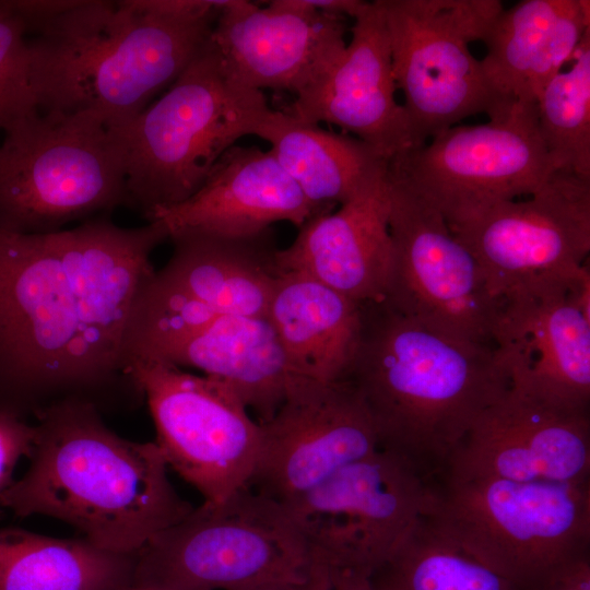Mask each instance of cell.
I'll list each match as a JSON object with an SVG mask.
<instances>
[{
	"instance_id": "obj_1",
	"label": "cell",
	"mask_w": 590,
	"mask_h": 590,
	"mask_svg": "<svg viewBox=\"0 0 590 590\" xmlns=\"http://www.w3.org/2000/svg\"><path fill=\"white\" fill-rule=\"evenodd\" d=\"M168 239L160 221L109 215L49 234L0 226V411L28 421L63 402L103 414L144 402L130 333L139 297Z\"/></svg>"
},
{
	"instance_id": "obj_2",
	"label": "cell",
	"mask_w": 590,
	"mask_h": 590,
	"mask_svg": "<svg viewBox=\"0 0 590 590\" xmlns=\"http://www.w3.org/2000/svg\"><path fill=\"white\" fill-rule=\"evenodd\" d=\"M42 111H93L129 128L211 36L216 0L11 1Z\"/></svg>"
},
{
	"instance_id": "obj_3",
	"label": "cell",
	"mask_w": 590,
	"mask_h": 590,
	"mask_svg": "<svg viewBox=\"0 0 590 590\" xmlns=\"http://www.w3.org/2000/svg\"><path fill=\"white\" fill-rule=\"evenodd\" d=\"M346 379L370 414L379 449L428 482L511 385L494 346L432 330L384 300L362 304Z\"/></svg>"
},
{
	"instance_id": "obj_4",
	"label": "cell",
	"mask_w": 590,
	"mask_h": 590,
	"mask_svg": "<svg viewBox=\"0 0 590 590\" xmlns=\"http://www.w3.org/2000/svg\"><path fill=\"white\" fill-rule=\"evenodd\" d=\"M33 424L30 465L0 497L14 515L51 517L101 548L135 554L193 510L156 442L119 436L95 405L63 402Z\"/></svg>"
},
{
	"instance_id": "obj_5",
	"label": "cell",
	"mask_w": 590,
	"mask_h": 590,
	"mask_svg": "<svg viewBox=\"0 0 590 590\" xmlns=\"http://www.w3.org/2000/svg\"><path fill=\"white\" fill-rule=\"evenodd\" d=\"M1 131V227L49 234L129 206L128 128L93 111L36 108Z\"/></svg>"
},
{
	"instance_id": "obj_6",
	"label": "cell",
	"mask_w": 590,
	"mask_h": 590,
	"mask_svg": "<svg viewBox=\"0 0 590 590\" xmlns=\"http://www.w3.org/2000/svg\"><path fill=\"white\" fill-rule=\"evenodd\" d=\"M270 110L262 91L231 72L210 36L128 128L129 206L148 221L156 210L187 200L238 139L256 135Z\"/></svg>"
},
{
	"instance_id": "obj_7",
	"label": "cell",
	"mask_w": 590,
	"mask_h": 590,
	"mask_svg": "<svg viewBox=\"0 0 590 590\" xmlns=\"http://www.w3.org/2000/svg\"><path fill=\"white\" fill-rule=\"evenodd\" d=\"M440 477L425 516L517 590L590 557V483Z\"/></svg>"
},
{
	"instance_id": "obj_8",
	"label": "cell",
	"mask_w": 590,
	"mask_h": 590,
	"mask_svg": "<svg viewBox=\"0 0 590 590\" xmlns=\"http://www.w3.org/2000/svg\"><path fill=\"white\" fill-rule=\"evenodd\" d=\"M318 564L286 507L250 487L202 503L138 553L142 590H249L308 579Z\"/></svg>"
},
{
	"instance_id": "obj_9",
	"label": "cell",
	"mask_w": 590,
	"mask_h": 590,
	"mask_svg": "<svg viewBox=\"0 0 590 590\" xmlns=\"http://www.w3.org/2000/svg\"><path fill=\"white\" fill-rule=\"evenodd\" d=\"M379 2L393 76L404 95L415 148L470 116H489L508 103L492 90L480 60L469 49L470 43L484 40L504 10L500 1Z\"/></svg>"
},
{
	"instance_id": "obj_10",
	"label": "cell",
	"mask_w": 590,
	"mask_h": 590,
	"mask_svg": "<svg viewBox=\"0 0 590 590\" xmlns=\"http://www.w3.org/2000/svg\"><path fill=\"white\" fill-rule=\"evenodd\" d=\"M485 123L452 126L388 163V170L457 223L535 192L555 172L535 103L504 104Z\"/></svg>"
},
{
	"instance_id": "obj_11",
	"label": "cell",
	"mask_w": 590,
	"mask_h": 590,
	"mask_svg": "<svg viewBox=\"0 0 590 590\" xmlns=\"http://www.w3.org/2000/svg\"><path fill=\"white\" fill-rule=\"evenodd\" d=\"M132 374L168 468L204 503H221L249 486L259 459L261 425L234 391L162 361H137Z\"/></svg>"
},
{
	"instance_id": "obj_12",
	"label": "cell",
	"mask_w": 590,
	"mask_h": 590,
	"mask_svg": "<svg viewBox=\"0 0 590 590\" xmlns=\"http://www.w3.org/2000/svg\"><path fill=\"white\" fill-rule=\"evenodd\" d=\"M390 307L444 334L494 346L498 299L472 252L432 203L387 170Z\"/></svg>"
},
{
	"instance_id": "obj_13",
	"label": "cell",
	"mask_w": 590,
	"mask_h": 590,
	"mask_svg": "<svg viewBox=\"0 0 590 590\" xmlns=\"http://www.w3.org/2000/svg\"><path fill=\"white\" fill-rule=\"evenodd\" d=\"M430 498V482L378 449L283 505L316 564L371 575L426 515Z\"/></svg>"
},
{
	"instance_id": "obj_14",
	"label": "cell",
	"mask_w": 590,
	"mask_h": 590,
	"mask_svg": "<svg viewBox=\"0 0 590 590\" xmlns=\"http://www.w3.org/2000/svg\"><path fill=\"white\" fill-rule=\"evenodd\" d=\"M448 226L497 297L529 283L576 276L590 252V178L555 170L526 199L495 203Z\"/></svg>"
},
{
	"instance_id": "obj_15",
	"label": "cell",
	"mask_w": 590,
	"mask_h": 590,
	"mask_svg": "<svg viewBox=\"0 0 590 590\" xmlns=\"http://www.w3.org/2000/svg\"><path fill=\"white\" fill-rule=\"evenodd\" d=\"M493 344L510 386L560 410L590 413V272L500 294Z\"/></svg>"
},
{
	"instance_id": "obj_16",
	"label": "cell",
	"mask_w": 590,
	"mask_h": 590,
	"mask_svg": "<svg viewBox=\"0 0 590 590\" xmlns=\"http://www.w3.org/2000/svg\"><path fill=\"white\" fill-rule=\"evenodd\" d=\"M260 425L259 459L248 487L282 504L379 449L370 414L349 379L297 378Z\"/></svg>"
},
{
	"instance_id": "obj_17",
	"label": "cell",
	"mask_w": 590,
	"mask_h": 590,
	"mask_svg": "<svg viewBox=\"0 0 590 590\" xmlns=\"http://www.w3.org/2000/svg\"><path fill=\"white\" fill-rule=\"evenodd\" d=\"M442 475L590 483V413L509 389L477 418Z\"/></svg>"
},
{
	"instance_id": "obj_18",
	"label": "cell",
	"mask_w": 590,
	"mask_h": 590,
	"mask_svg": "<svg viewBox=\"0 0 590 590\" xmlns=\"http://www.w3.org/2000/svg\"><path fill=\"white\" fill-rule=\"evenodd\" d=\"M344 16L309 8L304 0L260 7L229 0L219 12L211 40L244 84L299 95L343 54Z\"/></svg>"
},
{
	"instance_id": "obj_19",
	"label": "cell",
	"mask_w": 590,
	"mask_h": 590,
	"mask_svg": "<svg viewBox=\"0 0 590 590\" xmlns=\"http://www.w3.org/2000/svg\"><path fill=\"white\" fill-rule=\"evenodd\" d=\"M351 39L337 62L287 110L302 121L332 123L390 161L415 148L411 123L396 98L389 35L379 0L353 19Z\"/></svg>"
},
{
	"instance_id": "obj_20",
	"label": "cell",
	"mask_w": 590,
	"mask_h": 590,
	"mask_svg": "<svg viewBox=\"0 0 590 590\" xmlns=\"http://www.w3.org/2000/svg\"><path fill=\"white\" fill-rule=\"evenodd\" d=\"M319 213L270 150L235 144L198 191L178 204L156 210L148 222L163 223L168 238L186 231L248 238L282 221L300 227Z\"/></svg>"
},
{
	"instance_id": "obj_21",
	"label": "cell",
	"mask_w": 590,
	"mask_h": 590,
	"mask_svg": "<svg viewBox=\"0 0 590 590\" xmlns=\"http://www.w3.org/2000/svg\"><path fill=\"white\" fill-rule=\"evenodd\" d=\"M387 174L335 212L307 220L278 250L282 272L312 278L357 303L385 299L393 261Z\"/></svg>"
},
{
	"instance_id": "obj_22",
	"label": "cell",
	"mask_w": 590,
	"mask_h": 590,
	"mask_svg": "<svg viewBox=\"0 0 590 590\" xmlns=\"http://www.w3.org/2000/svg\"><path fill=\"white\" fill-rule=\"evenodd\" d=\"M270 232L248 238L190 231L172 234L173 252L145 288L214 315L267 317L283 274Z\"/></svg>"
},
{
	"instance_id": "obj_23",
	"label": "cell",
	"mask_w": 590,
	"mask_h": 590,
	"mask_svg": "<svg viewBox=\"0 0 590 590\" xmlns=\"http://www.w3.org/2000/svg\"><path fill=\"white\" fill-rule=\"evenodd\" d=\"M152 359L193 367L219 380L253 411L259 423L274 415L300 378L268 317L262 316L220 315Z\"/></svg>"
},
{
	"instance_id": "obj_24",
	"label": "cell",
	"mask_w": 590,
	"mask_h": 590,
	"mask_svg": "<svg viewBox=\"0 0 590 590\" xmlns=\"http://www.w3.org/2000/svg\"><path fill=\"white\" fill-rule=\"evenodd\" d=\"M267 317L297 376L346 379L361 340V303L305 274L284 272Z\"/></svg>"
},
{
	"instance_id": "obj_25",
	"label": "cell",
	"mask_w": 590,
	"mask_h": 590,
	"mask_svg": "<svg viewBox=\"0 0 590 590\" xmlns=\"http://www.w3.org/2000/svg\"><path fill=\"white\" fill-rule=\"evenodd\" d=\"M257 137L320 212H330L382 179L389 161L362 140L271 109Z\"/></svg>"
},
{
	"instance_id": "obj_26",
	"label": "cell",
	"mask_w": 590,
	"mask_h": 590,
	"mask_svg": "<svg viewBox=\"0 0 590 590\" xmlns=\"http://www.w3.org/2000/svg\"><path fill=\"white\" fill-rule=\"evenodd\" d=\"M134 562L135 554L110 552L84 538L0 528V590H123Z\"/></svg>"
},
{
	"instance_id": "obj_27",
	"label": "cell",
	"mask_w": 590,
	"mask_h": 590,
	"mask_svg": "<svg viewBox=\"0 0 590 590\" xmlns=\"http://www.w3.org/2000/svg\"><path fill=\"white\" fill-rule=\"evenodd\" d=\"M375 590H517L426 516L370 575Z\"/></svg>"
},
{
	"instance_id": "obj_28",
	"label": "cell",
	"mask_w": 590,
	"mask_h": 590,
	"mask_svg": "<svg viewBox=\"0 0 590 590\" xmlns=\"http://www.w3.org/2000/svg\"><path fill=\"white\" fill-rule=\"evenodd\" d=\"M571 60L538 96V128L555 170L590 178V32Z\"/></svg>"
},
{
	"instance_id": "obj_29",
	"label": "cell",
	"mask_w": 590,
	"mask_h": 590,
	"mask_svg": "<svg viewBox=\"0 0 590 590\" xmlns=\"http://www.w3.org/2000/svg\"><path fill=\"white\" fill-rule=\"evenodd\" d=\"M566 0H524L503 10L483 43L480 60L495 94L520 101L524 84L538 66Z\"/></svg>"
},
{
	"instance_id": "obj_30",
	"label": "cell",
	"mask_w": 590,
	"mask_h": 590,
	"mask_svg": "<svg viewBox=\"0 0 590 590\" xmlns=\"http://www.w3.org/2000/svg\"><path fill=\"white\" fill-rule=\"evenodd\" d=\"M34 109L25 25L10 1H0V130Z\"/></svg>"
},
{
	"instance_id": "obj_31",
	"label": "cell",
	"mask_w": 590,
	"mask_h": 590,
	"mask_svg": "<svg viewBox=\"0 0 590 590\" xmlns=\"http://www.w3.org/2000/svg\"><path fill=\"white\" fill-rule=\"evenodd\" d=\"M34 424L0 411V497L13 483L14 469L33 448Z\"/></svg>"
},
{
	"instance_id": "obj_32",
	"label": "cell",
	"mask_w": 590,
	"mask_h": 590,
	"mask_svg": "<svg viewBox=\"0 0 590 590\" xmlns=\"http://www.w3.org/2000/svg\"><path fill=\"white\" fill-rule=\"evenodd\" d=\"M532 590H590V557L569 565Z\"/></svg>"
},
{
	"instance_id": "obj_33",
	"label": "cell",
	"mask_w": 590,
	"mask_h": 590,
	"mask_svg": "<svg viewBox=\"0 0 590 590\" xmlns=\"http://www.w3.org/2000/svg\"><path fill=\"white\" fill-rule=\"evenodd\" d=\"M249 590H332L331 570L318 565L311 576L304 581L269 583Z\"/></svg>"
},
{
	"instance_id": "obj_34",
	"label": "cell",
	"mask_w": 590,
	"mask_h": 590,
	"mask_svg": "<svg viewBox=\"0 0 590 590\" xmlns=\"http://www.w3.org/2000/svg\"><path fill=\"white\" fill-rule=\"evenodd\" d=\"M332 590H375L370 574L361 569L331 570Z\"/></svg>"
},
{
	"instance_id": "obj_35",
	"label": "cell",
	"mask_w": 590,
	"mask_h": 590,
	"mask_svg": "<svg viewBox=\"0 0 590 590\" xmlns=\"http://www.w3.org/2000/svg\"><path fill=\"white\" fill-rule=\"evenodd\" d=\"M123 590H142V589H135V588L128 587V588H126Z\"/></svg>"
}]
</instances>
